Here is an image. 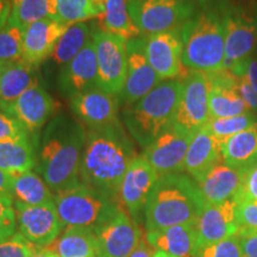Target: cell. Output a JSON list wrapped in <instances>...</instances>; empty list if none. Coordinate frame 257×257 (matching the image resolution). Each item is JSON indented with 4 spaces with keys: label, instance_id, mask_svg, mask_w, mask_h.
<instances>
[{
    "label": "cell",
    "instance_id": "obj_51",
    "mask_svg": "<svg viewBox=\"0 0 257 257\" xmlns=\"http://www.w3.org/2000/svg\"><path fill=\"white\" fill-rule=\"evenodd\" d=\"M154 257H175V256L169 255V253H167L165 251H160V250H156V252H155V255H154Z\"/></svg>",
    "mask_w": 257,
    "mask_h": 257
},
{
    "label": "cell",
    "instance_id": "obj_28",
    "mask_svg": "<svg viewBox=\"0 0 257 257\" xmlns=\"http://www.w3.org/2000/svg\"><path fill=\"white\" fill-rule=\"evenodd\" d=\"M49 248L59 257H98L94 231L87 227L67 226Z\"/></svg>",
    "mask_w": 257,
    "mask_h": 257
},
{
    "label": "cell",
    "instance_id": "obj_15",
    "mask_svg": "<svg viewBox=\"0 0 257 257\" xmlns=\"http://www.w3.org/2000/svg\"><path fill=\"white\" fill-rule=\"evenodd\" d=\"M194 135L170 126L152 144L144 148L142 155L160 176L179 174L185 170V160Z\"/></svg>",
    "mask_w": 257,
    "mask_h": 257
},
{
    "label": "cell",
    "instance_id": "obj_44",
    "mask_svg": "<svg viewBox=\"0 0 257 257\" xmlns=\"http://www.w3.org/2000/svg\"><path fill=\"white\" fill-rule=\"evenodd\" d=\"M238 237L244 257H257V230L242 229Z\"/></svg>",
    "mask_w": 257,
    "mask_h": 257
},
{
    "label": "cell",
    "instance_id": "obj_33",
    "mask_svg": "<svg viewBox=\"0 0 257 257\" xmlns=\"http://www.w3.org/2000/svg\"><path fill=\"white\" fill-rule=\"evenodd\" d=\"M9 22L24 30L35 22L55 18V0H10Z\"/></svg>",
    "mask_w": 257,
    "mask_h": 257
},
{
    "label": "cell",
    "instance_id": "obj_6",
    "mask_svg": "<svg viewBox=\"0 0 257 257\" xmlns=\"http://www.w3.org/2000/svg\"><path fill=\"white\" fill-rule=\"evenodd\" d=\"M54 204L64 226L91 230L107 223L121 208L117 200L83 184L55 193Z\"/></svg>",
    "mask_w": 257,
    "mask_h": 257
},
{
    "label": "cell",
    "instance_id": "obj_30",
    "mask_svg": "<svg viewBox=\"0 0 257 257\" xmlns=\"http://www.w3.org/2000/svg\"><path fill=\"white\" fill-rule=\"evenodd\" d=\"M15 201L36 206L54 201V193L37 172L22 173L14 176L12 185Z\"/></svg>",
    "mask_w": 257,
    "mask_h": 257
},
{
    "label": "cell",
    "instance_id": "obj_27",
    "mask_svg": "<svg viewBox=\"0 0 257 257\" xmlns=\"http://www.w3.org/2000/svg\"><path fill=\"white\" fill-rule=\"evenodd\" d=\"M225 165L244 170L257 163V123L221 142Z\"/></svg>",
    "mask_w": 257,
    "mask_h": 257
},
{
    "label": "cell",
    "instance_id": "obj_36",
    "mask_svg": "<svg viewBox=\"0 0 257 257\" xmlns=\"http://www.w3.org/2000/svg\"><path fill=\"white\" fill-rule=\"evenodd\" d=\"M256 123V114L253 112H248V113L234 115V117L210 118L206 127L220 142H224L227 138L251 127Z\"/></svg>",
    "mask_w": 257,
    "mask_h": 257
},
{
    "label": "cell",
    "instance_id": "obj_20",
    "mask_svg": "<svg viewBox=\"0 0 257 257\" xmlns=\"http://www.w3.org/2000/svg\"><path fill=\"white\" fill-rule=\"evenodd\" d=\"M98 63L93 37L72 61H69L59 74V89L66 98L96 88Z\"/></svg>",
    "mask_w": 257,
    "mask_h": 257
},
{
    "label": "cell",
    "instance_id": "obj_43",
    "mask_svg": "<svg viewBox=\"0 0 257 257\" xmlns=\"http://www.w3.org/2000/svg\"><path fill=\"white\" fill-rule=\"evenodd\" d=\"M230 72L236 78L243 79L257 92V57L250 56L249 59L234 64Z\"/></svg>",
    "mask_w": 257,
    "mask_h": 257
},
{
    "label": "cell",
    "instance_id": "obj_8",
    "mask_svg": "<svg viewBox=\"0 0 257 257\" xmlns=\"http://www.w3.org/2000/svg\"><path fill=\"white\" fill-rule=\"evenodd\" d=\"M98 76L96 87L108 94L119 95L126 81L127 41L102 30L93 32Z\"/></svg>",
    "mask_w": 257,
    "mask_h": 257
},
{
    "label": "cell",
    "instance_id": "obj_16",
    "mask_svg": "<svg viewBox=\"0 0 257 257\" xmlns=\"http://www.w3.org/2000/svg\"><path fill=\"white\" fill-rule=\"evenodd\" d=\"M182 53H184V43H182L181 29L146 37L148 62L162 81L180 79V76L185 78L187 75L184 73L187 68L182 63Z\"/></svg>",
    "mask_w": 257,
    "mask_h": 257
},
{
    "label": "cell",
    "instance_id": "obj_54",
    "mask_svg": "<svg viewBox=\"0 0 257 257\" xmlns=\"http://www.w3.org/2000/svg\"><path fill=\"white\" fill-rule=\"evenodd\" d=\"M255 15H256V18H257V12H256V14H255Z\"/></svg>",
    "mask_w": 257,
    "mask_h": 257
},
{
    "label": "cell",
    "instance_id": "obj_31",
    "mask_svg": "<svg viewBox=\"0 0 257 257\" xmlns=\"http://www.w3.org/2000/svg\"><path fill=\"white\" fill-rule=\"evenodd\" d=\"M101 30L125 40L141 37V31L133 22L128 11V0H108L100 17Z\"/></svg>",
    "mask_w": 257,
    "mask_h": 257
},
{
    "label": "cell",
    "instance_id": "obj_34",
    "mask_svg": "<svg viewBox=\"0 0 257 257\" xmlns=\"http://www.w3.org/2000/svg\"><path fill=\"white\" fill-rule=\"evenodd\" d=\"M99 17L91 0H55V19L68 27Z\"/></svg>",
    "mask_w": 257,
    "mask_h": 257
},
{
    "label": "cell",
    "instance_id": "obj_2",
    "mask_svg": "<svg viewBox=\"0 0 257 257\" xmlns=\"http://www.w3.org/2000/svg\"><path fill=\"white\" fill-rule=\"evenodd\" d=\"M87 130L79 119L59 114L46 125L36 147V172L54 192L81 184L80 166Z\"/></svg>",
    "mask_w": 257,
    "mask_h": 257
},
{
    "label": "cell",
    "instance_id": "obj_23",
    "mask_svg": "<svg viewBox=\"0 0 257 257\" xmlns=\"http://www.w3.org/2000/svg\"><path fill=\"white\" fill-rule=\"evenodd\" d=\"M220 162H223L221 142L205 125L192 138L186 155L184 172L195 182H199Z\"/></svg>",
    "mask_w": 257,
    "mask_h": 257
},
{
    "label": "cell",
    "instance_id": "obj_47",
    "mask_svg": "<svg viewBox=\"0 0 257 257\" xmlns=\"http://www.w3.org/2000/svg\"><path fill=\"white\" fill-rule=\"evenodd\" d=\"M155 252L156 250L154 249L143 237L140 244L136 246V249L130 253V256L128 257H154Z\"/></svg>",
    "mask_w": 257,
    "mask_h": 257
},
{
    "label": "cell",
    "instance_id": "obj_3",
    "mask_svg": "<svg viewBox=\"0 0 257 257\" xmlns=\"http://www.w3.org/2000/svg\"><path fill=\"white\" fill-rule=\"evenodd\" d=\"M205 205L206 200L191 176L182 173L162 175L144 207V226L147 231H152L195 224Z\"/></svg>",
    "mask_w": 257,
    "mask_h": 257
},
{
    "label": "cell",
    "instance_id": "obj_22",
    "mask_svg": "<svg viewBox=\"0 0 257 257\" xmlns=\"http://www.w3.org/2000/svg\"><path fill=\"white\" fill-rule=\"evenodd\" d=\"M210 79V115L211 118L234 117L252 112L237 91L238 78L230 70L221 69L208 73Z\"/></svg>",
    "mask_w": 257,
    "mask_h": 257
},
{
    "label": "cell",
    "instance_id": "obj_39",
    "mask_svg": "<svg viewBox=\"0 0 257 257\" xmlns=\"http://www.w3.org/2000/svg\"><path fill=\"white\" fill-rule=\"evenodd\" d=\"M17 229L15 204L0 199V242L11 238L17 232Z\"/></svg>",
    "mask_w": 257,
    "mask_h": 257
},
{
    "label": "cell",
    "instance_id": "obj_42",
    "mask_svg": "<svg viewBox=\"0 0 257 257\" xmlns=\"http://www.w3.org/2000/svg\"><path fill=\"white\" fill-rule=\"evenodd\" d=\"M233 200L257 201V163L243 170L242 185Z\"/></svg>",
    "mask_w": 257,
    "mask_h": 257
},
{
    "label": "cell",
    "instance_id": "obj_5",
    "mask_svg": "<svg viewBox=\"0 0 257 257\" xmlns=\"http://www.w3.org/2000/svg\"><path fill=\"white\" fill-rule=\"evenodd\" d=\"M184 43L182 63L189 70L214 73L221 70L225 59V24L221 3L205 8L181 28Z\"/></svg>",
    "mask_w": 257,
    "mask_h": 257
},
{
    "label": "cell",
    "instance_id": "obj_32",
    "mask_svg": "<svg viewBox=\"0 0 257 257\" xmlns=\"http://www.w3.org/2000/svg\"><path fill=\"white\" fill-rule=\"evenodd\" d=\"M92 37L91 27L86 22L69 25L57 42L51 59L57 66H66L86 47Z\"/></svg>",
    "mask_w": 257,
    "mask_h": 257
},
{
    "label": "cell",
    "instance_id": "obj_24",
    "mask_svg": "<svg viewBox=\"0 0 257 257\" xmlns=\"http://www.w3.org/2000/svg\"><path fill=\"white\" fill-rule=\"evenodd\" d=\"M144 238L155 250L175 257H195L199 248L195 224L175 225L167 229L146 231Z\"/></svg>",
    "mask_w": 257,
    "mask_h": 257
},
{
    "label": "cell",
    "instance_id": "obj_17",
    "mask_svg": "<svg viewBox=\"0 0 257 257\" xmlns=\"http://www.w3.org/2000/svg\"><path fill=\"white\" fill-rule=\"evenodd\" d=\"M57 110V101L38 82L19 96L6 114L16 118L29 134H34L49 123Z\"/></svg>",
    "mask_w": 257,
    "mask_h": 257
},
{
    "label": "cell",
    "instance_id": "obj_52",
    "mask_svg": "<svg viewBox=\"0 0 257 257\" xmlns=\"http://www.w3.org/2000/svg\"><path fill=\"white\" fill-rule=\"evenodd\" d=\"M2 72H3V68L0 67V78H2Z\"/></svg>",
    "mask_w": 257,
    "mask_h": 257
},
{
    "label": "cell",
    "instance_id": "obj_35",
    "mask_svg": "<svg viewBox=\"0 0 257 257\" xmlns=\"http://www.w3.org/2000/svg\"><path fill=\"white\" fill-rule=\"evenodd\" d=\"M23 61V29L8 22L0 29V67Z\"/></svg>",
    "mask_w": 257,
    "mask_h": 257
},
{
    "label": "cell",
    "instance_id": "obj_45",
    "mask_svg": "<svg viewBox=\"0 0 257 257\" xmlns=\"http://www.w3.org/2000/svg\"><path fill=\"white\" fill-rule=\"evenodd\" d=\"M237 91L243 98V100L248 104L251 111H257V92L253 89L248 82L243 79H238L237 83Z\"/></svg>",
    "mask_w": 257,
    "mask_h": 257
},
{
    "label": "cell",
    "instance_id": "obj_11",
    "mask_svg": "<svg viewBox=\"0 0 257 257\" xmlns=\"http://www.w3.org/2000/svg\"><path fill=\"white\" fill-rule=\"evenodd\" d=\"M15 210L18 232L38 249L49 248L62 233L64 225L54 201L36 206L15 201Z\"/></svg>",
    "mask_w": 257,
    "mask_h": 257
},
{
    "label": "cell",
    "instance_id": "obj_19",
    "mask_svg": "<svg viewBox=\"0 0 257 257\" xmlns=\"http://www.w3.org/2000/svg\"><path fill=\"white\" fill-rule=\"evenodd\" d=\"M69 107L82 124L93 128L117 120L120 102L118 95L108 94L96 87L70 98Z\"/></svg>",
    "mask_w": 257,
    "mask_h": 257
},
{
    "label": "cell",
    "instance_id": "obj_18",
    "mask_svg": "<svg viewBox=\"0 0 257 257\" xmlns=\"http://www.w3.org/2000/svg\"><path fill=\"white\" fill-rule=\"evenodd\" d=\"M195 229L199 248L238 234L236 201L231 199L219 204L206 202L195 223Z\"/></svg>",
    "mask_w": 257,
    "mask_h": 257
},
{
    "label": "cell",
    "instance_id": "obj_21",
    "mask_svg": "<svg viewBox=\"0 0 257 257\" xmlns=\"http://www.w3.org/2000/svg\"><path fill=\"white\" fill-rule=\"evenodd\" d=\"M68 29L55 18L35 22L23 30V60L40 66L51 57L57 42Z\"/></svg>",
    "mask_w": 257,
    "mask_h": 257
},
{
    "label": "cell",
    "instance_id": "obj_40",
    "mask_svg": "<svg viewBox=\"0 0 257 257\" xmlns=\"http://www.w3.org/2000/svg\"><path fill=\"white\" fill-rule=\"evenodd\" d=\"M27 138H30V134L27 128L16 118L0 111V142Z\"/></svg>",
    "mask_w": 257,
    "mask_h": 257
},
{
    "label": "cell",
    "instance_id": "obj_4",
    "mask_svg": "<svg viewBox=\"0 0 257 257\" xmlns=\"http://www.w3.org/2000/svg\"><path fill=\"white\" fill-rule=\"evenodd\" d=\"M182 92V79L163 80L135 104L123 107L121 121L143 149L172 126Z\"/></svg>",
    "mask_w": 257,
    "mask_h": 257
},
{
    "label": "cell",
    "instance_id": "obj_9",
    "mask_svg": "<svg viewBox=\"0 0 257 257\" xmlns=\"http://www.w3.org/2000/svg\"><path fill=\"white\" fill-rule=\"evenodd\" d=\"M225 24V59L223 69L252 56L257 46V18L238 5L221 2Z\"/></svg>",
    "mask_w": 257,
    "mask_h": 257
},
{
    "label": "cell",
    "instance_id": "obj_46",
    "mask_svg": "<svg viewBox=\"0 0 257 257\" xmlns=\"http://www.w3.org/2000/svg\"><path fill=\"white\" fill-rule=\"evenodd\" d=\"M12 185H14V175L0 169V199L15 204Z\"/></svg>",
    "mask_w": 257,
    "mask_h": 257
},
{
    "label": "cell",
    "instance_id": "obj_49",
    "mask_svg": "<svg viewBox=\"0 0 257 257\" xmlns=\"http://www.w3.org/2000/svg\"><path fill=\"white\" fill-rule=\"evenodd\" d=\"M31 257H59L50 248L38 249Z\"/></svg>",
    "mask_w": 257,
    "mask_h": 257
},
{
    "label": "cell",
    "instance_id": "obj_48",
    "mask_svg": "<svg viewBox=\"0 0 257 257\" xmlns=\"http://www.w3.org/2000/svg\"><path fill=\"white\" fill-rule=\"evenodd\" d=\"M10 15H11L10 0H0V29H3L8 24Z\"/></svg>",
    "mask_w": 257,
    "mask_h": 257
},
{
    "label": "cell",
    "instance_id": "obj_55",
    "mask_svg": "<svg viewBox=\"0 0 257 257\" xmlns=\"http://www.w3.org/2000/svg\"><path fill=\"white\" fill-rule=\"evenodd\" d=\"M98 257H99V256H98Z\"/></svg>",
    "mask_w": 257,
    "mask_h": 257
},
{
    "label": "cell",
    "instance_id": "obj_14",
    "mask_svg": "<svg viewBox=\"0 0 257 257\" xmlns=\"http://www.w3.org/2000/svg\"><path fill=\"white\" fill-rule=\"evenodd\" d=\"M160 175L143 155H138L125 173L119 188V204L135 221L141 223L144 207Z\"/></svg>",
    "mask_w": 257,
    "mask_h": 257
},
{
    "label": "cell",
    "instance_id": "obj_1",
    "mask_svg": "<svg viewBox=\"0 0 257 257\" xmlns=\"http://www.w3.org/2000/svg\"><path fill=\"white\" fill-rule=\"evenodd\" d=\"M133 140L119 118L104 126L88 128L80 166L81 184L119 200L125 173L138 156Z\"/></svg>",
    "mask_w": 257,
    "mask_h": 257
},
{
    "label": "cell",
    "instance_id": "obj_53",
    "mask_svg": "<svg viewBox=\"0 0 257 257\" xmlns=\"http://www.w3.org/2000/svg\"><path fill=\"white\" fill-rule=\"evenodd\" d=\"M185 2H194V0H185Z\"/></svg>",
    "mask_w": 257,
    "mask_h": 257
},
{
    "label": "cell",
    "instance_id": "obj_25",
    "mask_svg": "<svg viewBox=\"0 0 257 257\" xmlns=\"http://www.w3.org/2000/svg\"><path fill=\"white\" fill-rule=\"evenodd\" d=\"M243 170L220 162L197 182L206 202L219 204L234 199L242 185Z\"/></svg>",
    "mask_w": 257,
    "mask_h": 257
},
{
    "label": "cell",
    "instance_id": "obj_50",
    "mask_svg": "<svg viewBox=\"0 0 257 257\" xmlns=\"http://www.w3.org/2000/svg\"><path fill=\"white\" fill-rule=\"evenodd\" d=\"M93 3V5H94V8L98 10V12L100 14V16L104 14L105 9H106V4H107L108 0H91Z\"/></svg>",
    "mask_w": 257,
    "mask_h": 257
},
{
    "label": "cell",
    "instance_id": "obj_12",
    "mask_svg": "<svg viewBox=\"0 0 257 257\" xmlns=\"http://www.w3.org/2000/svg\"><path fill=\"white\" fill-rule=\"evenodd\" d=\"M94 231L99 257H128L143 238L140 224L123 207Z\"/></svg>",
    "mask_w": 257,
    "mask_h": 257
},
{
    "label": "cell",
    "instance_id": "obj_41",
    "mask_svg": "<svg viewBox=\"0 0 257 257\" xmlns=\"http://www.w3.org/2000/svg\"><path fill=\"white\" fill-rule=\"evenodd\" d=\"M236 216L239 230H257V201H236Z\"/></svg>",
    "mask_w": 257,
    "mask_h": 257
},
{
    "label": "cell",
    "instance_id": "obj_7",
    "mask_svg": "<svg viewBox=\"0 0 257 257\" xmlns=\"http://www.w3.org/2000/svg\"><path fill=\"white\" fill-rule=\"evenodd\" d=\"M133 22L144 37L181 29L195 15L194 2L128 0Z\"/></svg>",
    "mask_w": 257,
    "mask_h": 257
},
{
    "label": "cell",
    "instance_id": "obj_38",
    "mask_svg": "<svg viewBox=\"0 0 257 257\" xmlns=\"http://www.w3.org/2000/svg\"><path fill=\"white\" fill-rule=\"evenodd\" d=\"M37 250L18 231L11 238L0 242V257H31Z\"/></svg>",
    "mask_w": 257,
    "mask_h": 257
},
{
    "label": "cell",
    "instance_id": "obj_10",
    "mask_svg": "<svg viewBox=\"0 0 257 257\" xmlns=\"http://www.w3.org/2000/svg\"><path fill=\"white\" fill-rule=\"evenodd\" d=\"M184 92L176 111L174 126L195 135L208 123L210 115V79L207 73L191 70L184 79Z\"/></svg>",
    "mask_w": 257,
    "mask_h": 257
},
{
    "label": "cell",
    "instance_id": "obj_13",
    "mask_svg": "<svg viewBox=\"0 0 257 257\" xmlns=\"http://www.w3.org/2000/svg\"><path fill=\"white\" fill-rule=\"evenodd\" d=\"M127 69L126 81L119 98L120 106L133 105L153 91L162 81L148 62L146 55V37L128 40L126 43Z\"/></svg>",
    "mask_w": 257,
    "mask_h": 257
},
{
    "label": "cell",
    "instance_id": "obj_37",
    "mask_svg": "<svg viewBox=\"0 0 257 257\" xmlns=\"http://www.w3.org/2000/svg\"><path fill=\"white\" fill-rule=\"evenodd\" d=\"M195 257H244L238 234L198 249Z\"/></svg>",
    "mask_w": 257,
    "mask_h": 257
},
{
    "label": "cell",
    "instance_id": "obj_29",
    "mask_svg": "<svg viewBox=\"0 0 257 257\" xmlns=\"http://www.w3.org/2000/svg\"><path fill=\"white\" fill-rule=\"evenodd\" d=\"M36 168V147L30 138L0 142V169L11 175Z\"/></svg>",
    "mask_w": 257,
    "mask_h": 257
},
{
    "label": "cell",
    "instance_id": "obj_26",
    "mask_svg": "<svg viewBox=\"0 0 257 257\" xmlns=\"http://www.w3.org/2000/svg\"><path fill=\"white\" fill-rule=\"evenodd\" d=\"M38 82V67L27 61L5 67L0 78V111L8 113L19 96Z\"/></svg>",
    "mask_w": 257,
    "mask_h": 257
}]
</instances>
